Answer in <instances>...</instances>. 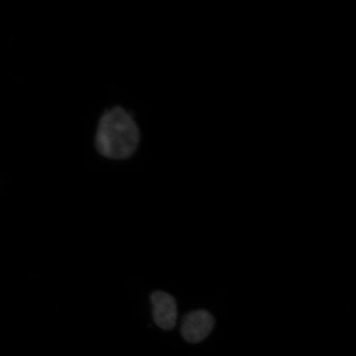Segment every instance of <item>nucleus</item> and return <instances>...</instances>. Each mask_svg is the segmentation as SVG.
<instances>
[{
    "label": "nucleus",
    "mask_w": 356,
    "mask_h": 356,
    "mask_svg": "<svg viewBox=\"0 0 356 356\" xmlns=\"http://www.w3.org/2000/svg\"><path fill=\"white\" fill-rule=\"evenodd\" d=\"M215 319L207 310H197L185 316L181 324V335L191 343L206 339L215 327Z\"/></svg>",
    "instance_id": "2"
},
{
    "label": "nucleus",
    "mask_w": 356,
    "mask_h": 356,
    "mask_svg": "<svg viewBox=\"0 0 356 356\" xmlns=\"http://www.w3.org/2000/svg\"><path fill=\"white\" fill-rule=\"evenodd\" d=\"M153 305L154 321L163 330H172L176 326L177 318V302L171 295L156 291L151 295Z\"/></svg>",
    "instance_id": "3"
},
{
    "label": "nucleus",
    "mask_w": 356,
    "mask_h": 356,
    "mask_svg": "<svg viewBox=\"0 0 356 356\" xmlns=\"http://www.w3.org/2000/svg\"><path fill=\"white\" fill-rule=\"evenodd\" d=\"M140 133L132 115L121 106L102 115L95 136V146L102 156L111 159H126L136 153Z\"/></svg>",
    "instance_id": "1"
}]
</instances>
